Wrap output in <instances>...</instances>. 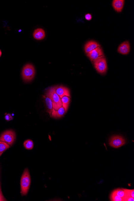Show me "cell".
<instances>
[{
    "mask_svg": "<svg viewBox=\"0 0 134 201\" xmlns=\"http://www.w3.org/2000/svg\"><path fill=\"white\" fill-rule=\"evenodd\" d=\"M57 86L52 87L47 90L45 95L48 96L51 99L52 102L53 108L55 110H58L62 107L61 99L56 92Z\"/></svg>",
    "mask_w": 134,
    "mask_h": 201,
    "instance_id": "6da1fadb",
    "label": "cell"
},
{
    "mask_svg": "<svg viewBox=\"0 0 134 201\" xmlns=\"http://www.w3.org/2000/svg\"><path fill=\"white\" fill-rule=\"evenodd\" d=\"M31 177L28 169H26L24 171L21 180V189L22 196L27 195L31 184Z\"/></svg>",
    "mask_w": 134,
    "mask_h": 201,
    "instance_id": "7a4b0ae2",
    "label": "cell"
},
{
    "mask_svg": "<svg viewBox=\"0 0 134 201\" xmlns=\"http://www.w3.org/2000/svg\"><path fill=\"white\" fill-rule=\"evenodd\" d=\"M35 74V69L34 66L31 64H27L23 68L22 77L25 82H31L34 78Z\"/></svg>",
    "mask_w": 134,
    "mask_h": 201,
    "instance_id": "3957f363",
    "label": "cell"
},
{
    "mask_svg": "<svg viewBox=\"0 0 134 201\" xmlns=\"http://www.w3.org/2000/svg\"><path fill=\"white\" fill-rule=\"evenodd\" d=\"M94 66L97 72L101 74L106 73L107 69V62L106 59L103 56L100 57L98 59L93 61Z\"/></svg>",
    "mask_w": 134,
    "mask_h": 201,
    "instance_id": "277c9868",
    "label": "cell"
},
{
    "mask_svg": "<svg viewBox=\"0 0 134 201\" xmlns=\"http://www.w3.org/2000/svg\"><path fill=\"white\" fill-rule=\"evenodd\" d=\"M16 139V134L12 130H7L3 132L0 136V141L12 145Z\"/></svg>",
    "mask_w": 134,
    "mask_h": 201,
    "instance_id": "5b68a950",
    "label": "cell"
},
{
    "mask_svg": "<svg viewBox=\"0 0 134 201\" xmlns=\"http://www.w3.org/2000/svg\"><path fill=\"white\" fill-rule=\"evenodd\" d=\"M126 141L123 137L119 135L112 137L110 139L109 145L114 148H118L125 144Z\"/></svg>",
    "mask_w": 134,
    "mask_h": 201,
    "instance_id": "8992f818",
    "label": "cell"
},
{
    "mask_svg": "<svg viewBox=\"0 0 134 201\" xmlns=\"http://www.w3.org/2000/svg\"><path fill=\"white\" fill-rule=\"evenodd\" d=\"M103 50L100 47L92 50L87 54V56L89 58L91 61H93L95 60L100 58L103 56Z\"/></svg>",
    "mask_w": 134,
    "mask_h": 201,
    "instance_id": "52a82bcc",
    "label": "cell"
},
{
    "mask_svg": "<svg viewBox=\"0 0 134 201\" xmlns=\"http://www.w3.org/2000/svg\"><path fill=\"white\" fill-rule=\"evenodd\" d=\"M56 92L61 99L64 96H67L70 98L69 89L66 87L63 86H57Z\"/></svg>",
    "mask_w": 134,
    "mask_h": 201,
    "instance_id": "ba28073f",
    "label": "cell"
},
{
    "mask_svg": "<svg viewBox=\"0 0 134 201\" xmlns=\"http://www.w3.org/2000/svg\"><path fill=\"white\" fill-rule=\"evenodd\" d=\"M130 51V45L128 41H125L120 44L118 49L119 53L123 55H127Z\"/></svg>",
    "mask_w": 134,
    "mask_h": 201,
    "instance_id": "9c48e42d",
    "label": "cell"
},
{
    "mask_svg": "<svg viewBox=\"0 0 134 201\" xmlns=\"http://www.w3.org/2000/svg\"><path fill=\"white\" fill-rule=\"evenodd\" d=\"M100 45L95 41H90L85 44L84 46V50L85 53L87 54L88 53L97 48L100 47Z\"/></svg>",
    "mask_w": 134,
    "mask_h": 201,
    "instance_id": "30bf717a",
    "label": "cell"
},
{
    "mask_svg": "<svg viewBox=\"0 0 134 201\" xmlns=\"http://www.w3.org/2000/svg\"><path fill=\"white\" fill-rule=\"evenodd\" d=\"M45 34L44 30L41 28L35 29L33 33V37L37 40H41L45 37Z\"/></svg>",
    "mask_w": 134,
    "mask_h": 201,
    "instance_id": "8fae6325",
    "label": "cell"
},
{
    "mask_svg": "<svg viewBox=\"0 0 134 201\" xmlns=\"http://www.w3.org/2000/svg\"><path fill=\"white\" fill-rule=\"evenodd\" d=\"M124 3V0H114L112 5L116 11L117 12H121L123 9Z\"/></svg>",
    "mask_w": 134,
    "mask_h": 201,
    "instance_id": "7c38bea8",
    "label": "cell"
},
{
    "mask_svg": "<svg viewBox=\"0 0 134 201\" xmlns=\"http://www.w3.org/2000/svg\"><path fill=\"white\" fill-rule=\"evenodd\" d=\"M66 113V110H65L64 108L63 107H61L57 110L53 109L51 116L54 118H59L62 117L64 116Z\"/></svg>",
    "mask_w": 134,
    "mask_h": 201,
    "instance_id": "4fadbf2b",
    "label": "cell"
},
{
    "mask_svg": "<svg viewBox=\"0 0 134 201\" xmlns=\"http://www.w3.org/2000/svg\"><path fill=\"white\" fill-rule=\"evenodd\" d=\"M43 98H44L46 106L47 112L48 113L50 114V116H51V112H52L53 109L52 101H51V99L49 97L45 95L43 96Z\"/></svg>",
    "mask_w": 134,
    "mask_h": 201,
    "instance_id": "5bb4252c",
    "label": "cell"
},
{
    "mask_svg": "<svg viewBox=\"0 0 134 201\" xmlns=\"http://www.w3.org/2000/svg\"><path fill=\"white\" fill-rule=\"evenodd\" d=\"M62 104V107L64 108L66 112L68 109L69 106L70 102V99L67 96H64L61 99Z\"/></svg>",
    "mask_w": 134,
    "mask_h": 201,
    "instance_id": "9a60e30c",
    "label": "cell"
},
{
    "mask_svg": "<svg viewBox=\"0 0 134 201\" xmlns=\"http://www.w3.org/2000/svg\"><path fill=\"white\" fill-rule=\"evenodd\" d=\"M113 193L123 199V201L124 199L127 197L126 193L124 189H117L116 190H114Z\"/></svg>",
    "mask_w": 134,
    "mask_h": 201,
    "instance_id": "2e32d148",
    "label": "cell"
},
{
    "mask_svg": "<svg viewBox=\"0 0 134 201\" xmlns=\"http://www.w3.org/2000/svg\"><path fill=\"white\" fill-rule=\"evenodd\" d=\"M23 145L25 148L27 150H31L34 148V142L30 139L26 140L24 142Z\"/></svg>",
    "mask_w": 134,
    "mask_h": 201,
    "instance_id": "e0dca14e",
    "label": "cell"
},
{
    "mask_svg": "<svg viewBox=\"0 0 134 201\" xmlns=\"http://www.w3.org/2000/svg\"><path fill=\"white\" fill-rule=\"evenodd\" d=\"M10 147V145L6 143L0 141V153H3Z\"/></svg>",
    "mask_w": 134,
    "mask_h": 201,
    "instance_id": "ac0fdd59",
    "label": "cell"
},
{
    "mask_svg": "<svg viewBox=\"0 0 134 201\" xmlns=\"http://www.w3.org/2000/svg\"><path fill=\"white\" fill-rule=\"evenodd\" d=\"M111 200L113 201H123V199L121 198L119 196L113 193H112V194L111 196Z\"/></svg>",
    "mask_w": 134,
    "mask_h": 201,
    "instance_id": "d6986e66",
    "label": "cell"
},
{
    "mask_svg": "<svg viewBox=\"0 0 134 201\" xmlns=\"http://www.w3.org/2000/svg\"><path fill=\"white\" fill-rule=\"evenodd\" d=\"M126 193L127 197H131L134 198V189H124ZM125 199V198H124Z\"/></svg>",
    "mask_w": 134,
    "mask_h": 201,
    "instance_id": "ffe728a7",
    "label": "cell"
},
{
    "mask_svg": "<svg viewBox=\"0 0 134 201\" xmlns=\"http://www.w3.org/2000/svg\"><path fill=\"white\" fill-rule=\"evenodd\" d=\"M4 118H5L6 120L7 121H10L12 120L13 119V117H12L11 114H7L5 115Z\"/></svg>",
    "mask_w": 134,
    "mask_h": 201,
    "instance_id": "44dd1931",
    "label": "cell"
},
{
    "mask_svg": "<svg viewBox=\"0 0 134 201\" xmlns=\"http://www.w3.org/2000/svg\"><path fill=\"white\" fill-rule=\"evenodd\" d=\"M85 19L86 20H90L92 19V16L90 14H86L85 15Z\"/></svg>",
    "mask_w": 134,
    "mask_h": 201,
    "instance_id": "7402d4cb",
    "label": "cell"
},
{
    "mask_svg": "<svg viewBox=\"0 0 134 201\" xmlns=\"http://www.w3.org/2000/svg\"><path fill=\"white\" fill-rule=\"evenodd\" d=\"M6 201V200L4 198V196L2 194L1 191V186H0V201Z\"/></svg>",
    "mask_w": 134,
    "mask_h": 201,
    "instance_id": "603a6c76",
    "label": "cell"
},
{
    "mask_svg": "<svg viewBox=\"0 0 134 201\" xmlns=\"http://www.w3.org/2000/svg\"><path fill=\"white\" fill-rule=\"evenodd\" d=\"M124 201H134V198L133 197H126L124 199Z\"/></svg>",
    "mask_w": 134,
    "mask_h": 201,
    "instance_id": "cb8c5ba5",
    "label": "cell"
},
{
    "mask_svg": "<svg viewBox=\"0 0 134 201\" xmlns=\"http://www.w3.org/2000/svg\"><path fill=\"white\" fill-rule=\"evenodd\" d=\"M1 55H2L1 51V50H0V57H1Z\"/></svg>",
    "mask_w": 134,
    "mask_h": 201,
    "instance_id": "d4e9b609",
    "label": "cell"
},
{
    "mask_svg": "<svg viewBox=\"0 0 134 201\" xmlns=\"http://www.w3.org/2000/svg\"><path fill=\"white\" fill-rule=\"evenodd\" d=\"M2 154L3 153H0V157H1V155H2Z\"/></svg>",
    "mask_w": 134,
    "mask_h": 201,
    "instance_id": "484cf974",
    "label": "cell"
}]
</instances>
